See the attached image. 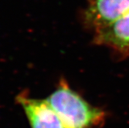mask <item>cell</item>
Wrapping results in <instances>:
<instances>
[{
    "label": "cell",
    "instance_id": "277c9868",
    "mask_svg": "<svg viewBox=\"0 0 129 128\" xmlns=\"http://www.w3.org/2000/svg\"><path fill=\"white\" fill-rule=\"evenodd\" d=\"M17 100L22 106L31 128H64L54 110L46 100L18 96Z\"/></svg>",
    "mask_w": 129,
    "mask_h": 128
},
{
    "label": "cell",
    "instance_id": "6da1fadb",
    "mask_svg": "<svg viewBox=\"0 0 129 128\" xmlns=\"http://www.w3.org/2000/svg\"><path fill=\"white\" fill-rule=\"evenodd\" d=\"M64 128H93L105 120V112L92 106L63 81L45 99Z\"/></svg>",
    "mask_w": 129,
    "mask_h": 128
},
{
    "label": "cell",
    "instance_id": "7a4b0ae2",
    "mask_svg": "<svg viewBox=\"0 0 129 128\" xmlns=\"http://www.w3.org/2000/svg\"><path fill=\"white\" fill-rule=\"evenodd\" d=\"M128 12L129 0H90L84 11V22L95 31Z\"/></svg>",
    "mask_w": 129,
    "mask_h": 128
},
{
    "label": "cell",
    "instance_id": "3957f363",
    "mask_svg": "<svg viewBox=\"0 0 129 128\" xmlns=\"http://www.w3.org/2000/svg\"><path fill=\"white\" fill-rule=\"evenodd\" d=\"M93 41L123 56L129 55V12L94 31Z\"/></svg>",
    "mask_w": 129,
    "mask_h": 128
}]
</instances>
